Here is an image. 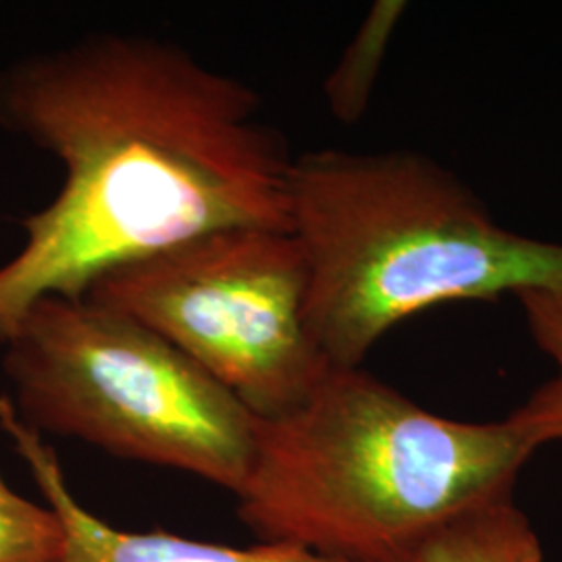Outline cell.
Masks as SVG:
<instances>
[{"mask_svg":"<svg viewBox=\"0 0 562 562\" xmlns=\"http://www.w3.org/2000/svg\"><path fill=\"white\" fill-rule=\"evenodd\" d=\"M0 127L63 165L0 267V338L44 296L227 227L290 232L294 157L250 86L173 42L94 34L0 71Z\"/></svg>","mask_w":562,"mask_h":562,"instance_id":"1","label":"cell"},{"mask_svg":"<svg viewBox=\"0 0 562 562\" xmlns=\"http://www.w3.org/2000/svg\"><path fill=\"white\" fill-rule=\"evenodd\" d=\"M536 450L510 415L448 419L362 367H331L296 408L257 423L238 517L259 542L413 562L443 522L515 494Z\"/></svg>","mask_w":562,"mask_h":562,"instance_id":"2","label":"cell"},{"mask_svg":"<svg viewBox=\"0 0 562 562\" xmlns=\"http://www.w3.org/2000/svg\"><path fill=\"white\" fill-rule=\"evenodd\" d=\"M288 199L308 325L331 367H362L390 329L443 302L562 288V241L506 229L459 176L415 150L304 153Z\"/></svg>","mask_w":562,"mask_h":562,"instance_id":"3","label":"cell"},{"mask_svg":"<svg viewBox=\"0 0 562 562\" xmlns=\"http://www.w3.org/2000/svg\"><path fill=\"white\" fill-rule=\"evenodd\" d=\"M0 344L15 413L36 434L238 494L259 417L146 325L86 299L44 296Z\"/></svg>","mask_w":562,"mask_h":562,"instance_id":"4","label":"cell"},{"mask_svg":"<svg viewBox=\"0 0 562 562\" xmlns=\"http://www.w3.org/2000/svg\"><path fill=\"white\" fill-rule=\"evenodd\" d=\"M83 299L159 334L259 419L296 408L331 369L308 325L292 232L201 234L102 273Z\"/></svg>","mask_w":562,"mask_h":562,"instance_id":"5","label":"cell"},{"mask_svg":"<svg viewBox=\"0 0 562 562\" xmlns=\"http://www.w3.org/2000/svg\"><path fill=\"white\" fill-rule=\"evenodd\" d=\"M0 427L27 462L46 504L57 513L67 546L59 562H344L292 543L252 546L202 542L167 531H125L83 508L69 492L59 459L15 413L11 398L0 396Z\"/></svg>","mask_w":562,"mask_h":562,"instance_id":"6","label":"cell"},{"mask_svg":"<svg viewBox=\"0 0 562 562\" xmlns=\"http://www.w3.org/2000/svg\"><path fill=\"white\" fill-rule=\"evenodd\" d=\"M413 562H543V548L510 494L443 522L419 546Z\"/></svg>","mask_w":562,"mask_h":562,"instance_id":"7","label":"cell"},{"mask_svg":"<svg viewBox=\"0 0 562 562\" xmlns=\"http://www.w3.org/2000/svg\"><path fill=\"white\" fill-rule=\"evenodd\" d=\"M406 11V2H375L355 38L348 42L338 65L325 81V99L336 120L350 125L364 115L373 86L380 78L390 38Z\"/></svg>","mask_w":562,"mask_h":562,"instance_id":"8","label":"cell"},{"mask_svg":"<svg viewBox=\"0 0 562 562\" xmlns=\"http://www.w3.org/2000/svg\"><path fill=\"white\" fill-rule=\"evenodd\" d=\"M517 301L531 338L552 361L554 373L510 417L542 448L562 442V288L522 292Z\"/></svg>","mask_w":562,"mask_h":562,"instance_id":"9","label":"cell"},{"mask_svg":"<svg viewBox=\"0 0 562 562\" xmlns=\"http://www.w3.org/2000/svg\"><path fill=\"white\" fill-rule=\"evenodd\" d=\"M65 546L57 513L21 496L0 473V562H59Z\"/></svg>","mask_w":562,"mask_h":562,"instance_id":"10","label":"cell"}]
</instances>
